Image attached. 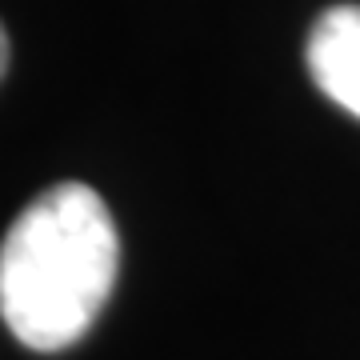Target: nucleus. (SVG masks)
I'll return each mask as SVG.
<instances>
[{
  "instance_id": "1",
  "label": "nucleus",
  "mask_w": 360,
  "mask_h": 360,
  "mask_svg": "<svg viewBox=\"0 0 360 360\" xmlns=\"http://www.w3.org/2000/svg\"><path fill=\"white\" fill-rule=\"evenodd\" d=\"M120 269V236L96 188L52 184L0 240V321L32 352L77 345Z\"/></svg>"
},
{
  "instance_id": "2",
  "label": "nucleus",
  "mask_w": 360,
  "mask_h": 360,
  "mask_svg": "<svg viewBox=\"0 0 360 360\" xmlns=\"http://www.w3.org/2000/svg\"><path fill=\"white\" fill-rule=\"evenodd\" d=\"M304 60L312 84L360 120V4H336L312 25Z\"/></svg>"
},
{
  "instance_id": "3",
  "label": "nucleus",
  "mask_w": 360,
  "mask_h": 360,
  "mask_svg": "<svg viewBox=\"0 0 360 360\" xmlns=\"http://www.w3.org/2000/svg\"><path fill=\"white\" fill-rule=\"evenodd\" d=\"M8 32H4V25H0V80H4V72H8Z\"/></svg>"
}]
</instances>
